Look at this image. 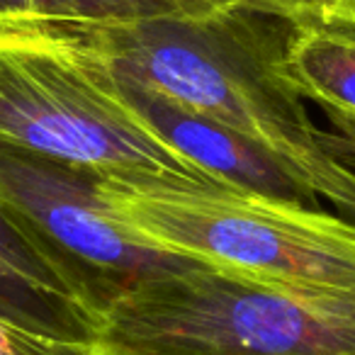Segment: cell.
I'll list each match as a JSON object with an SVG mask.
<instances>
[{
    "label": "cell",
    "mask_w": 355,
    "mask_h": 355,
    "mask_svg": "<svg viewBox=\"0 0 355 355\" xmlns=\"http://www.w3.org/2000/svg\"><path fill=\"white\" fill-rule=\"evenodd\" d=\"M59 54L93 73L103 85H107L146 132H151L163 146L171 148L198 173H202L207 180L236 193L272 200V202L321 209L319 198L258 144L209 119L207 114L195 112L168 95L148 88L146 83L132 76L103 69L64 51Z\"/></svg>",
    "instance_id": "8992f818"
},
{
    "label": "cell",
    "mask_w": 355,
    "mask_h": 355,
    "mask_svg": "<svg viewBox=\"0 0 355 355\" xmlns=\"http://www.w3.org/2000/svg\"><path fill=\"white\" fill-rule=\"evenodd\" d=\"M232 8L275 12L263 0H0V20L141 25L156 20L207 17Z\"/></svg>",
    "instance_id": "9c48e42d"
},
{
    "label": "cell",
    "mask_w": 355,
    "mask_h": 355,
    "mask_svg": "<svg viewBox=\"0 0 355 355\" xmlns=\"http://www.w3.org/2000/svg\"><path fill=\"white\" fill-rule=\"evenodd\" d=\"M0 319L64 343L95 345L103 316L61 263L0 200Z\"/></svg>",
    "instance_id": "52a82bcc"
},
{
    "label": "cell",
    "mask_w": 355,
    "mask_h": 355,
    "mask_svg": "<svg viewBox=\"0 0 355 355\" xmlns=\"http://www.w3.org/2000/svg\"><path fill=\"white\" fill-rule=\"evenodd\" d=\"M141 236L214 270L300 295H353L355 224L217 185L103 178Z\"/></svg>",
    "instance_id": "7a4b0ae2"
},
{
    "label": "cell",
    "mask_w": 355,
    "mask_h": 355,
    "mask_svg": "<svg viewBox=\"0 0 355 355\" xmlns=\"http://www.w3.org/2000/svg\"><path fill=\"white\" fill-rule=\"evenodd\" d=\"M0 148L117 180L217 185L146 132L93 73L49 46L6 32H0Z\"/></svg>",
    "instance_id": "277c9868"
},
{
    "label": "cell",
    "mask_w": 355,
    "mask_h": 355,
    "mask_svg": "<svg viewBox=\"0 0 355 355\" xmlns=\"http://www.w3.org/2000/svg\"><path fill=\"white\" fill-rule=\"evenodd\" d=\"M0 200L44 243L103 319L144 282L205 266L134 232L107 200L100 175L66 163L0 148Z\"/></svg>",
    "instance_id": "5b68a950"
},
{
    "label": "cell",
    "mask_w": 355,
    "mask_h": 355,
    "mask_svg": "<svg viewBox=\"0 0 355 355\" xmlns=\"http://www.w3.org/2000/svg\"><path fill=\"white\" fill-rule=\"evenodd\" d=\"M263 3L285 17H295V15H300V12L316 10L314 0H263Z\"/></svg>",
    "instance_id": "8fae6325"
},
{
    "label": "cell",
    "mask_w": 355,
    "mask_h": 355,
    "mask_svg": "<svg viewBox=\"0 0 355 355\" xmlns=\"http://www.w3.org/2000/svg\"><path fill=\"white\" fill-rule=\"evenodd\" d=\"M282 66L300 98L324 110L331 148L355 171V20L319 10L290 17Z\"/></svg>",
    "instance_id": "ba28073f"
},
{
    "label": "cell",
    "mask_w": 355,
    "mask_h": 355,
    "mask_svg": "<svg viewBox=\"0 0 355 355\" xmlns=\"http://www.w3.org/2000/svg\"><path fill=\"white\" fill-rule=\"evenodd\" d=\"M285 15L232 8L141 25L0 20V32L132 76L266 148L355 224V171L309 119L282 66Z\"/></svg>",
    "instance_id": "6da1fadb"
},
{
    "label": "cell",
    "mask_w": 355,
    "mask_h": 355,
    "mask_svg": "<svg viewBox=\"0 0 355 355\" xmlns=\"http://www.w3.org/2000/svg\"><path fill=\"white\" fill-rule=\"evenodd\" d=\"M0 355H98V350L95 345L44 338L0 319Z\"/></svg>",
    "instance_id": "30bf717a"
},
{
    "label": "cell",
    "mask_w": 355,
    "mask_h": 355,
    "mask_svg": "<svg viewBox=\"0 0 355 355\" xmlns=\"http://www.w3.org/2000/svg\"><path fill=\"white\" fill-rule=\"evenodd\" d=\"M314 6L319 12H329V15L355 20V0H314Z\"/></svg>",
    "instance_id": "7c38bea8"
},
{
    "label": "cell",
    "mask_w": 355,
    "mask_h": 355,
    "mask_svg": "<svg viewBox=\"0 0 355 355\" xmlns=\"http://www.w3.org/2000/svg\"><path fill=\"white\" fill-rule=\"evenodd\" d=\"M98 355H355L353 295H300L209 266L144 282L107 309Z\"/></svg>",
    "instance_id": "3957f363"
}]
</instances>
